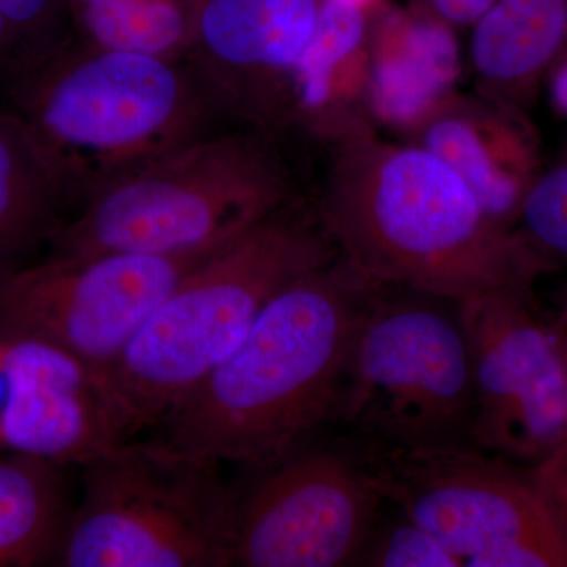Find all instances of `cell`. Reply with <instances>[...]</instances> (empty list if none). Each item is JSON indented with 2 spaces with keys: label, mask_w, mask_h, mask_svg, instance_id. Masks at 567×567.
Segmentation results:
<instances>
[{
  "label": "cell",
  "mask_w": 567,
  "mask_h": 567,
  "mask_svg": "<svg viewBox=\"0 0 567 567\" xmlns=\"http://www.w3.org/2000/svg\"><path fill=\"white\" fill-rule=\"evenodd\" d=\"M330 147L320 227L374 286L461 305L494 290L529 292L554 265L520 230L492 221L464 181L423 145L369 128Z\"/></svg>",
  "instance_id": "6da1fadb"
},
{
  "label": "cell",
  "mask_w": 567,
  "mask_h": 567,
  "mask_svg": "<svg viewBox=\"0 0 567 567\" xmlns=\"http://www.w3.org/2000/svg\"><path fill=\"white\" fill-rule=\"evenodd\" d=\"M377 286L336 256L281 290L234 352L163 417L186 456L265 470L333 420Z\"/></svg>",
  "instance_id": "7a4b0ae2"
},
{
  "label": "cell",
  "mask_w": 567,
  "mask_h": 567,
  "mask_svg": "<svg viewBox=\"0 0 567 567\" xmlns=\"http://www.w3.org/2000/svg\"><path fill=\"white\" fill-rule=\"evenodd\" d=\"M3 91L78 205L229 118L188 58L102 50L73 35Z\"/></svg>",
  "instance_id": "3957f363"
},
{
  "label": "cell",
  "mask_w": 567,
  "mask_h": 567,
  "mask_svg": "<svg viewBox=\"0 0 567 567\" xmlns=\"http://www.w3.org/2000/svg\"><path fill=\"white\" fill-rule=\"evenodd\" d=\"M336 256L322 227L281 210L189 271L100 372L126 439L162 423L234 352L276 295Z\"/></svg>",
  "instance_id": "277c9868"
},
{
  "label": "cell",
  "mask_w": 567,
  "mask_h": 567,
  "mask_svg": "<svg viewBox=\"0 0 567 567\" xmlns=\"http://www.w3.org/2000/svg\"><path fill=\"white\" fill-rule=\"evenodd\" d=\"M290 183L275 133H210L93 193L51 244L66 256L224 248L281 212Z\"/></svg>",
  "instance_id": "5b68a950"
},
{
  "label": "cell",
  "mask_w": 567,
  "mask_h": 567,
  "mask_svg": "<svg viewBox=\"0 0 567 567\" xmlns=\"http://www.w3.org/2000/svg\"><path fill=\"white\" fill-rule=\"evenodd\" d=\"M357 457L383 502L464 567H567V498L548 470L525 473L468 443L361 442Z\"/></svg>",
  "instance_id": "8992f818"
},
{
  "label": "cell",
  "mask_w": 567,
  "mask_h": 567,
  "mask_svg": "<svg viewBox=\"0 0 567 567\" xmlns=\"http://www.w3.org/2000/svg\"><path fill=\"white\" fill-rule=\"evenodd\" d=\"M237 502L218 464L130 440L84 465L52 566H234Z\"/></svg>",
  "instance_id": "52a82bcc"
},
{
  "label": "cell",
  "mask_w": 567,
  "mask_h": 567,
  "mask_svg": "<svg viewBox=\"0 0 567 567\" xmlns=\"http://www.w3.org/2000/svg\"><path fill=\"white\" fill-rule=\"evenodd\" d=\"M472 357L458 303L377 287L357 338L333 420L364 443H472Z\"/></svg>",
  "instance_id": "ba28073f"
},
{
  "label": "cell",
  "mask_w": 567,
  "mask_h": 567,
  "mask_svg": "<svg viewBox=\"0 0 567 567\" xmlns=\"http://www.w3.org/2000/svg\"><path fill=\"white\" fill-rule=\"evenodd\" d=\"M224 248L181 256L52 252L0 271V324L104 372L182 279Z\"/></svg>",
  "instance_id": "9c48e42d"
},
{
  "label": "cell",
  "mask_w": 567,
  "mask_h": 567,
  "mask_svg": "<svg viewBox=\"0 0 567 567\" xmlns=\"http://www.w3.org/2000/svg\"><path fill=\"white\" fill-rule=\"evenodd\" d=\"M528 295L494 290L458 308L472 357L473 445L540 468L567 453V352Z\"/></svg>",
  "instance_id": "30bf717a"
},
{
  "label": "cell",
  "mask_w": 567,
  "mask_h": 567,
  "mask_svg": "<svg viewBox=\"0 0 567 567\" xmlns=\"http://www.w3.org/2000/svg\"><path fill=\"white\" fill-rule=\"evenodd\" d=\"M382 503L357 454L297 450L238 498L234 566L357 565Z\"/></svg>",
  "instance_id": "8fae6325"
},
{
  "label": "cell",
  "mask_w": 567,
  "mask_h": 567,
  "mask_svg": "<svg viewBox=\"0 0 567 567\" xmlns=\"http://www.w3.org/2000/svg\"><path fill=\"white\" fill-rule=\"evenodd\" d=\"M322 0H199L186 58L227 117L275 133L287 126V92L315 33Z\"/></svg>",
  "instance_id": "7c38bea8"
},
{
  "label": "cell",
  "mask_w": 567,
  "mask_h": 567,
  "mask_svg": "<svg viewBox=\"0 0 567 567\" xmlns=\"http://www.w3.org/2000/svg\"><path fill=\"white\" fill-rule=\"evenodd\" d=\"M6 338L13 391L0 447L84 466L130 442L99 371L40 339Z\"/></svg>",
  "instance_id": "4fadbf2b"
},
{
  "label": "cell",
  "mask_w": 567,
  "mask_h": 567,
  "mask_svg": "<svg viewBox=\"0 0 567 567\" xmlns=\"http://www.w3.org/2000/svg\"><path fill=\"white\" fill-rule=\"evenodd\" d=\"M412 136L464 181L492 221L517 229L522 204L544 167L525 110L486 93L456 92Z\"/></svg>",
  "instance_id": "5bb4252c"
},
{
  "label": "cell",
  "mask_w": 567,
  "mask_h": 567,
  "mask_svg": "<svg viewBox=\"0 0 567 567\" xmlns=\"http://www.w3.org/2000/svg\"><path fill=\"white\" fill-rule=\"evenodd\" d=\"M461 50L454 28L417 3L372 10L368 107L372 122L413 134L456 93Z\"/></svg>",
  "instance_id": "9a60e30c"
},
{
  "label": "cell",
  "mask_w": 567,
  "mask_h": 567,
  "mask_svg": "<svg viewBox=\"0 0 567 567\" xmlns=\"http://www.w3.org/2000/svg\"><path fill=\"white\" fill-rule=\"evenodd\" d=\"M372 10L322 0L287 92V126L334 144L374 128L368 107Z\"/></svg>",
  "instance_id": "2e32d148"
},
{
  "label": "cell",
  "mask_w": 567,
  "mask_h": 567,
  "mask_svg": "<svg viewBox=\"0 0 567 567\" xmlns=\"http://www.w3.org/2000/svg\"><path fill=\"white\" fill-rule=\"evenodd\" d=\"M567 40V0H496L473 25L480 92L527 110Z\"/></svg>",
  "instance_id": "e0dca14e"
},
{
  "label": "cell",
  "mask_w": 567,
  "mask_h": 567,
  "mask_svg": "<svg viewBox=\"0 0 567 567\" xmlns=\"http://www.w3.org/2000/svg\"><path fill=\"white\" fill-rule=\"evenodd\" d=\"M70 197L40 145L7 104L0 106V271L61 227Z\"/></svg>",
  "instance_id": "ac0fdd59"
},
{
  "label": "cell",
  "mask_w": 567,
  "mask_h": 567,
  "mask_svg": "<svg viewBox=\"0 0 567 567\" xmlns=\"http://www.w3.org/2000/svg\"><path fill=\"white\" fill-rule=\"evenodd\" d=\"M59 465L0 458V567L54 565L71 511Z\"/></svg>",
  "instance_id": "d6986e66"
},
{
  "label": "cell",
  "mask_w": 567,
  "mask_h": 567,
  "mask_svg": "<svg viewBox=\"0 0 567 567\" xmlns=\"http://www.w3.org/2000/svg\"><path fill=\"white\" fill-rule=\"evenodd\" d=\"M199 0H69L71 35L102 50L183 59Z\"/></svg>",
  "instance_id": "ffe728a7"
},
{
  "label": "cell",
  "mask_w": 567,
  "mask_h": 567,
  "mask_svg": "<svg viewBox=\"0 0 567 567\" xmlns=\"http://www.w3.org/2000/svg\"><path fill=\"white\" fill-rule=\"evenodd\" d=\"M70 37L69 0H0V87Z\"/></svg>",
  "instance_id": "44dd1931"
},
{
  "label": "cell",
  "mask_w": 567,
  "mask_h": 567,
  "mask_svg": "<svg viewBox=\"0 0 567 567\" xmlns=\"http://www.w3.org/2000/svg\"><path fill=\"white\" fill-rule=\"evenodd\" d=\"M517 229L551 264L567 259V142L525 196Z\"/></svg>",
  "instance_id": "7402d4cb"
},
{
  "label": "cell",
  "mask_w": 567,
  "mask_h": 567,
  "mask_svg": "<svg viewBox=\"0 0 567 567\" xmlns=\"http://www.w3.org/2000/svg\"><path fill=\"white\" fill-rule=\"evenodd\" d=\"M357 565L374 567H464L462 559L427 529L402 516L398 524L372 529Z\"/></svg>",
  "instance_id": "603a6c76"
},
{
  "label": "cell",
  "mask_w": 567,
  "mask_h": 567,
  "mask_svg": "<svg viewBox=\"0 0 567 567\" xmlns=\"http://www.w3.org/2000/svg\"><path fill=\"white\" fill-rule=\"evenodd\" d=\"M496 0H421L420 6L451 28H473Z\"/></svg>",
  "instance_id": "cb8c5ba5"
},
{
  "label": "cell",
  "mask_w": 567,
  "mask_h": 567,
  "mask_svg": "<svg viewBox=\"0 0 567 567\" xmlns=\"http://www.w3.org/2000/svg\"><path fill=\"white\" fill-rule=\"evenodd\" d=\"M547 78L555 107L567 117V40Z\"/></svg>",
  "instance_id": "d4e9b609"
},
{
  "label": "cell",
  "mask_w": 567,
  "mask_h": 567,
  "mask_svg": "<svg viewBox=\"0 0 567 567\" xmlns=\"http://www.w3.org/2000/svg\"><path fill=\"white\" fill-rule=\"evenodd\" d=\"M11 391H13V374H11L9 342L7 338H0V427L9 406Z\"/></svg>",
  "instance_id": "484cf974"
},
{
  "label": "cell",
  "mask_w": 567,
  "mask_h": 567,
  "mask_svg": "<svg viewBox=\"0 0 567 567\" xmlns=\"http://www.w3.org/2000/svg\"><path fill=\"white\" fill-rule=\"evenodd\" d=\"M333 2L346 3V6L360 7V9L374 10L382 0H333Z\"/></svg>",
  "instance_id": "4316f807"
},
{
  "label": "cell",
  "mask_w": 567,
  "mask_h": 567,
  "mask_svg": "<svg viewBox=\"0 0 567 567\" xmlns=\"http://www.w3.org/2000/svg\"><path fill=\"white\" fill-rule=\"evenodd\" d=\"M563 324H565V328H563V334H558L559 341H561V344L565 346L566 352H567V306H566V312L565 317H563Z\"/></svg>",
  "instance_id": "83f0119b"
}]
</instances>
